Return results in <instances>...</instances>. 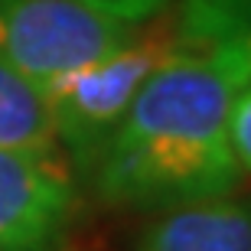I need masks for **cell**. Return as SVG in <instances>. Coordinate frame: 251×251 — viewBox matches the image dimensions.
<instances>
[{
  "label": "cell",
  "mask_w": 251,
  "mask_h": 251,
  "mask_svg": "<svg viewBox=\"0 0 251 251\" xmlns=\"http://www.w3.org/2000/svg\"><path fill=\"white\" fill-rule=\"evenodd\" d=\"M251 85V33L183 49L150 75L92 170L108 205L163 212L228 196L242 167L228 118Z\"/></svg>",
  "instance_id": "1"
},
{
  "label": "cell",
  "mask_w": 251,
  "mask_h": 251,
  "mask_svg": "<svg viewBox=\"0 0 251 251\" xmlns=\"http://www.w3.org/2000/svg\"><path fill=\"white\" fill-rule=\"evenodd\" d=\"M183 49L189 46L179 33L176 10L157 13L153 20L137 23L127 43L111 56L43 88L56 140L75 170L92 173L144 82Z\"/></svg>",
  "instance_id": "2"
},
{
  "label": "cell",
  "mask_w": 251,
  "mask_h": 251,
  "mask_svg": "<svg viewBox=\"0 0 251 251\" xmlns=\"http://www.w3.org/2000/svg\"><path fill=\"white\" fill-rule=\"evenodd\" d=\"M130 33L82 0H0V62L39 88L111 56Z\"/></svg>",
  "instance_id": "3"
},
{
  "label": "cell",
  "mask_w": 251,
  "mask_h": 251,
  "mask_svg": "<svg viewBox=\"0 0 251 251\" xmlns=\"http://www.w3.org/2000/svg\"><path fill=\"white\" fill-rule=\"evenodd\" d=\"M78 225L75 167L62 147H0V251H69Z\"/></svg>",
  "instance_id": "4"
},
{
  "label": "cell",
  "mask_w": 251,
  "mask_h": 251,
  "mask_svg": "<svg viewBox=\"0 0 251 251\" xmlns=\"http://www.w3.org/2000/svg\"><path fill=\"white\" fill-rule=\"evenodd\" d=\"M137 251H251V199L219 196L163 209Z\"/></svg>",
  "instance_id": "5"
},
{
  "label": "cell",
  "mask_w": 251,
  "mask_h": 251,
  "mask_svg": "<svg viewBox=\"0 0 251 251\" xmlns=\"http://www.w3.org/2000/svg\"><path fill=\"white\" fill-rule=\"evenodd\" d=\"M0 147L49 150L59 147L46 92L0 62Z\"/></svg>",
  "instance_id": "6"
},
{
  "label": "cell",
  "mask_w": 251,
  "mask_h": 251,
  "mask_svg": "<svg viewBox=\"0 0 251 251\" xmlns=\"http://www.w3.org/2000/svg\"><path fill=\"white\" fill-rule=\"evenodd\" d=\"M176 23L186 46H209L251 33V0H179Z\"/></svg>",
  "instance_id": "7"
},
{
  "label": "cell",
  "mask_w": 251,
  "mask_h": 251,
  "mask_svg": "<svg viewBox=\"0 0 251 251\" xmlns=\"http://www.w3.org/2000/svg\"><path fill=\"white\" fill-rule=\"evenodd\" d=\"M228 140H232V153L238 160V167L251 173V85L238 92V98L232 104Z\"/></svg>",
  "instance_id": "8"
},
{
  "label": "cell",
  "mask_w": 251,
  "mask_h": 251,
  "mask_svg": "<svg viewBox=\"0 0 251 251\" xmlns=\"http://www.w3.org/2000/svg\"><path fill=\"white\" fill-rule=\"evenodd\" d=\"M82 3L111 20L130 23V26H137L144 20H153L157 13H163L170 7V0H82Z\"/></svg>",
  "instance_id": "9"
}]
</instances>
